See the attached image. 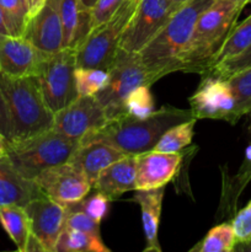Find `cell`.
<instances>
[{"label": "cell", "instance_id": "obj_7", "mask_svg": "<svg viewBox=\"0 0 251 252\" xmlns=\"http://www.w3.org/2000/svg\"><path fill=\"white\" fill-rule=\"evenodd\" d=\"M107 71V85L95 96L111 120L125 113L123 102L130 91L139 85H150L138 53L118 48L115 61Z\"/></svg>", "mask_w": 251, "mask_h": 252}, {"label": "cell", "instance_id": "obj_20", "mask_svg": "<svg viewBox=\"0 0 251 252\" xmlns=\"http://www.w3.org/2000/svg\"><path fill=\"white\" fill-rule=\"evenodd\" d=\"M164 196L165 187L154 189H135V193H133L132 199L140 207L143 231L147 240L145 252H161L157 233H159Z\"/></svg>", "mask_w": 251, "mask_h": 252}, {"label": "cell", "instance_id": "obj_43", "mask_svg": "<svg viewBox=\"0 0 251 252\" xmlns=\"http://www.w3.org/2000/svg\"><path fill=\"white\" fill-rule=\"evenodd\" d=\"M249 2H251V0H249Z\"/></svg>", "mask_w": 251, "mask_h": 252}, {"label": "cell", "instance_id": "obj_17", "mask_svg": "<svg viewBox=\"0 0 251 252\" xmlns=\"http://www.w3.org/2000/svg\"><path fill=\"white\" fill-rule=\"evenodd\" d=\"M43 196L33 180L17 171L6 154L0 155V206H26L32 199Z\"/></svg>", "mask_w": 251, "mask_h": 252}, {"label": "cell", "instance_id": "obj_24", "mask_svg": "<svg viewBox=\"0 0 251 252\" xmlns=\"http://www.w3.org/2000/svg\"><path fill=\"white\" fill-rule=\"evenodd\" d=\"M251 44V14L246 17L244 21L240 24H236L229 36L226 37L224 43L217 52L216 57H214L213 62H212V66L217 65V64L225 62L228 59L233 58V57L238 56L241 52L245 51L249 46ZM209 68V69H211ZM203 75V74H202Z\"/></svg>", "mask_w": 251, "mask_h": 252}, {"label": "cell", "instance_id": "obj_32", "mask_svg": "<svg viewBox=\"0 0 251 252\" xmlns=\"http://www.w3.org/2000/svg\"><path fill=\"white\" fill-rule=\"evenodd\" d=\"M66 216L64 229H74V230L85 231V233L97 234L100 235V223L94 220L81 209L80 202L71 206L65 207Z\"/></svg>", "mask_w": 251, "mask_h": 252}, {"label": "cell", "instance_id": "obj_3", "mask_svg": "<svg viewBox=\"0 0 251 252\" xmlns=\"http://www.w3.org/2000/svg\"><path fill=\"white\" fill-rule=\"evenodd\" d=\"M0 95L5 113V139L17 142L53 127L54 113L42 94L37 75H0Z\"/></svg>", "mask_w": 251, "mask_h": 252}, {"label": "cell", "instance_id": "obj_37", "mask_svg": "<svg viewBox=\"0 0 251 252\" xmlns=\"http://www.w3.org/2000/svg\"><path fill=\"white\" fill-rule=\"evenodd\" d=\"M0 133H1L2 135L5 134V113H4V105H2L1 95H0Z\"/></svg>", "mask_w": 251, "mask_h": 252}, {"label": "cell", "instance_id": "obj_42", "mask_svg": "<svg viewBox=\"0 0 251 252\" xmlns=\"http://www.w3.org/2000/svg\"><path fill=\"white\" fill-rule=\"evenodd\" d=\"M249 117H250V128H249V130H250V143H251V112L249 113Z\"/></svg>", "mask_w": 251, "mask_h": 252}, {"label": "cell", "instance_id": "obj_8", "mask_svg": "<svg viewBox=\"0 0 251 252\" xmlns=\"http://www.w3.org/2000/svg\"><path fill=\"white\" fill-rule=\"evenodd\" d=\"M76 54L73 48H62L48 53L38 73L42 94L53 113L65 107L78 97L75 86Z\"/></svg>", "mask_w": 251, "mask_h": 252}, {"label": "cell", "instance_id": "obj_6", "mask_svg": "<svg viewBox=\"0 0 251 252\" xmlns=\"http://www.w3.org/2000/svg\"><path fill=\"white\" fill-rule=\"evenodd\" d=\"M139 0H125L108 21L90 30L75 48L76 66L108 70L120 48L121 37Z\"/></svg>", "mask_w": 251, "mask_h": 252}, {"label": "cell", "instance_id": "obj_34", "mask_svg": "<svg viewBox=\"0 0 251 252\" xmlns=\"http://www.w3.org/2000/svg\"><path fill=\"white\" fill-rule=\"evenodd\" d=\"M238 244L251 243V201L234 216L231 221Z\"/></svg>", "mask_w": 251, "mask_h": 252}, {"label": "cell", "instance_id": "obj_4", "mask_svg": "<svg viewBox=\"0 0 251 252\" xmlns=\"http://www.w3.org/2000/svg\"><path fill=\"white\" fill-rule=\"evenodd\" d=\"M249 0H213L199 15L182 57L184 73H206Z\"/></svg>", "mask_w": 251, "mask_h": 252}, {"label": "cell", "instance_id": "obj_23", "mask_svg": "<svg viewBox=\"0 0 251 252\" xmlns=\"http://www.w3.org/2000/svg\"><path fill=\"white\" fill-rule=\"evenodd\" d=\"M101 235L63 229L56 245V252H110Z\"/></svg>", "mask_w": 251, "mask_h": 252}, {"label": "cell", "instance_id": "obj_31", "mask_svg": "<svg viewBox=\"0 0 251 252\" xmlns=\"http://www.w3.org/2000/svg\"><path fill=\"white\" fill-rule=\"evenodd\" d=\"M249 68H251V44L245 49V51L241 52L240 54H238V56L212 66V68L208 69L203 75H213L218 76V78L228 79L230 78V76L235 75V74L240 73V71L246 70V69Z\"/></svg>", "mask_w": 251, "mask_h": 252}, {"label": "cell", "instance_id": "obj_21", "mask_svg": "<svg viewBox=\"0 0 251 252\" xmlns=\"http://www.w3.org/2000/svg\"><path fill=\"white\" fill-rule=\"evenodd\" d=\"M61 21L63 48L75 49L91 30L90 9L81 0H61Z\"/></svg>", "mask_w": 251, "mask_h": 252}, {"label": "cell", "instance_id": "obj_11", "mask_svg": "<svg viewBox=\"0 0 251 252\" xmlns=\"http://www.w3.org/2000/svg\"><path fill=\"white\" fill-rule=\"evenodd\" d=\"M196 120H223L235 125V97L228 80L213 75L202 76L201 84L188 98Z\"/></svg>", "mask_w": 251, "mask_h": 252}, {"label": "cell", "instance_id": "obj_19", "mask_svg": "<svg viewBox=\"0 0 251 252\" xmlns=\"http://www.w3.org/2000/svg\"><path fill=\"white\" fill-rule=\"evenodd\" d=\"M127 154L108 143L95 140V142L79 143V147L76 148L69 161L79 167L88 177L90 184L94 185L102 170L117 160L122 159Z\"/></svg>", "mask_w": 251, "mask_h": 252}, {"label": "cell", "instance_id": "obj_10", "mask_svg": "<svg viewBox=\"0 0 251 252\" xmlns=\"http://www.w3.org/2000/svg\"><path fill=\"white\" fill-rule=\"evenodd\" d=\"M33 181L44 196L63 207L79 203L93 189L88 177L70 161L44 170Z\"/></svg>", "mask_w": 251, "mask_h": 252}, {"label": "cell", "instance_id": "obj_12", "mask_svg": "<svg viewBox=\"0 0 251 252\" xmlns=\"http://www.w3.org/2000/svg\"><path fill=\"white\" fill-rule=\"evenodd\" d=\"M107 121V115L96 96H78L73 102L54 113L52 128L64 137L80 142Z\"/></svg>", "mask_w": 251, "mask_h": 252}, {"label": "cell", "instance_id": "obj_15", "mask_svg": "<svg viewBox=\"0 0 251 252\" xmlns=\"http://www.w3.org/2000/svg\"><path fill=\"white\" fill-rule=\"evenodd\" d=\"M61 0H46L42 9L29 19L22 36L44 53H56L63 47Z\"/></svg>", "mask_w": 251, "mask_h": 252}, {"label": "cell", "instance_id": "obj_35", "mask_svg": "<svg viewBox=\"0 0 251 252\" xmlns=\"http://www.w3.org/2000/svg\"><path fill=\"white\" fill-rule=\"evenodd\" d=\"M125 0H96L90 9L91 29L108 21Z\"/></svg>", "mask_w": 251, "mask_h": 252}, {"label": "cell", "instance_id": "obj_41", "mask_svg": "<svg viewBox=\"0 0 251 252\" xmlns=\"http://www.w3.org/2000/svg\"><path fill=\"white\" fill-rule=\"evenodd\" d=\"M81 2H83L86 7L91 9V7H93V5L96 2V0H81Z\"/></svg>", "mask_w": 251, "mask_h": 252}, {"label": "cell", "instance_id": "obj_40", "mask_svg": "<svg viewBox=\"0 0 251 252\" xmlns=\"http://www.w3.org/2000/svg\"><path fill=\"white\" fill-rule=\"evenodd\" d=\"M170 1H171V4L174 5V6L176 7V9H179V7L181 6V5H184L185 2L188 1V0H170Z\"/></svg>", "mask_w": 251, "mask_h": 252}, {"label": "cell", "instance_id": "obj_5", "mask_svg": "<svg viewBox=\"0 0 251 252\" xmlns=\"http://www.w3.org/2000/svg\"><path fill=\"white\" fill-rule=\"evenodd\" d=\"M79 143L51 128L17 142H7L6 155L20 174L34 180L44 170L69 161Z\"/></svg>", "mask_w": 251, "mask_h": 252}, {"label": "cell", "instance_id": "obj_39", "mask_svg": "<svg viewBox=\"0 0 251 252\" xmlns=\"http://www.w3.org/2000/svg\"><path fill=\"white\" fill-rule=\"evenodd\" d=\"M6 148H7V140L5 139L4 135L0 133V155L6 154Z\"/></svg>", "mask_w": 251, "mask_h": 252}, {"label": "cell", "instance_id": "obj_2", "mask_svg": "<svg viewBox=\"0 0 251 252\" xmlns=\"http://www.w3.org/2000/svg\"><path fill=\"white\" fill-rule=\"evenodd\" d=\"M194 118L191 110H182L165 105L145 118H135L126 113L108 120L98 129L89 133L80 140L105 142L125 154H142L154 149L157 143L172 126Z\"/></svg>", "mask_w": 251, "mask_h": 252}, {"label": "cell", "instance_id": "obj_16", "mask_svg": "<svg viewBox=\"0 0 251 252\" xmlns=\"http://www.w3.org/2000/svg\"><path fill=\"white\" fill-rule=\"evenodd\" d=\"M184 153H160L155 150L138 154L135 189L165 187L179 172Z\"/></svg>", "mask_w": 251, "mask_h": 252}, {"label": "cell", "instance_id": "obj_18", "mask_svg": "<svg viewBox=\"0 0 251 252\" xmlns=\"http://www.w3.org/2000/svg\"><path fill=\"white\" fill-rule=\"evenodd\" d=\"M138 154L126 155L101 171L93 189L105 193L111 201H115L123 193L135 191Z\"/></svg>", "mask_w": 251, "mask_h": 252}, {"label": "cell", "instance_id": "obj_9", "mask_svg": "<svg viewBox=\"0 0 251 252\" xmlns=\"http://www.w3.org/2000/svg\"><path fill=\"white\" fill-rule=\"evenodd\" d=\"M176 10L170 0H139L121 37L120 48L139 53Z\"/></svg>", "mask_w": 251, "mask_h": 252}, {"label": "cell", "instance_id": "obj_25", "mask_svg": "<svg viewBox=\"0 0 251 252\" xmlns=\"http://www.w3.org/2000/svg\"><path fill=\"white\" fill-rule=\"evenodd\" d=\"M196 121V118H191L172 126L162 134L153 150L160 153H180L186 149L193 139Z\"/></svg>", "mask_w": 251, "mask_h": 252}, {"label": "cell", "instance_id": "obj_33", "mask_svg": "<svg viewBox=\"0 0 251 252\" xmlns=\"http://www.w3.org/2000/svg\"><path fill=\"white\" fill-rule=\"evenodd\" d=\"M111 202L112 201L105 193L95 189V193H93L91 196L88 194L80 202V207L90 218L101 224V221L107 216Z\"/></svg>", "mask_w": 251, "mask_h": 252}, {"label": "cell", "instance_id": "obj_14", "mask_svg": "<svg viewBox=\"0 0 251 252\" xmlns=\"http://www.w3.org/2000/svg\"><path fill=\"white\" fill-rule=\"evenodd\" d=\"M31 233L44 252H56V245L65 224L66 208L48 197L39 196L25 206Z\"/></svg>", "mask_w": 251, "mask_h": 252}, {"label": "cell", "instance_id": "obj_27", "mask_svg": "<svg viewBox=\"0 0 251 252\" xmlns=\"http://www.w3.org/2000/svg\"><path fill=\"white\" fill-rule=\"evenodd\" d=\"M235 97L234 117L238 122L243 116L251 112V68L226 79Z\"/></svg>", "mask_w": 251, "mask_h": 252}, {"label": "cell", "instance_id": "obj_28", "mask_svg": "<svg viewBox=\"0 0 251 252\" xmlns=\"http://www.w3.org/2000/svg\"><path fill=\"white\" fill-rule=\"evenodd\" d=\"M108 83V71L96 68H75V86L78 96H95Z\"/></svg>", "mask_w": 251, "mask_h": 252}, {"label": "cell", "instance_id": "obj_13", "mask_svg": "<svg viewBox=\"0 0 251 252\" xmlns=\"http://www.w3.org/2000/svg\"><path fill=\"white\" fill-rule=\"evenodd\" d=\"M47 54L26 37L0 33V75L10 78L38 75Z\"/></svg>", "mask_w": 251, "mask_h": 252}, {"label": "cell", "instance_id": "obj_36", "mask_svg": "<svg viewBox=\"0 0 251 252\" xmlns=\"http://www.w3.org/2000/svg\"><path fill=\"white\" fill-rule=\"evenodd\" d=\"M44 2H46V0H25V4H26V9H27V16H29V19H31L32 16H34V15L42 9Z\"/></svg>", "mask_w": 251, "mask_h": 252}, {"label": "cell", "instance_id": "obj_29", "mask_svg": "<svg viewBox=\"0 0 251 252\" xmlns=\"http://www.w3.org/2000/svg\"><path fill=\"white\" fill-rule=\"evenodd\" d=\"M126 115L135 118H145L155 111L154 98L150 93V86L139 85L130 91L123 102Z\"/></svg>", "mask_w": 251, "mask_h": 252}, {"label": "cell", "instance_id": "obj_26", "mask_svg": "<svg viewBox=\"0 0 251 252\" xmlns=\"http://www.w3.org/2000/svg\"><path fill=\"white\" fill-rule=\"evenodd\" d=\"M238 245L231 223H221L212 228L203 240L191 249L198 252H231Z\"/></svg>", "mask_w": 251, "mask_h": 252}, {"label": "cell", "instance_id": "obj_22", "mask_svg": "<svg viewBox=\"0 0 251 252\" xmlns=\"http://www.w3.org/2000/svg\"><path fill=\"white\" fill-rule=\"evenodd\" d=\"M0 224L15 244L17 250L20 252H27V246L32 233L25 207L19 204L0 206Z\"/></svg>", "mask_w": 251, "mask_h": 252}, {"label": "cell", "instance_id": "obj_38", "mask_svg": "<svg viewBox=\"0 0 251 252\" xmlns=\"http://www.w3.org/2000/svg\"><path fill=\"white\" fill-rule=\"evenodd\" d=\"M0 33L1 34H10L9 29L6 26V22H5L4 15H2L1 10H0Z\"/></svg>", "mask_w": 251, "mask_h": 252}, {"label": "cell", "instance_id": "obj_30", "mask_svg": "<svg viewBox=\"0 0 251 252\" xmlns=\"http://www.w3.org/2000/svg\"><path fill=\"white\" fill-rule=\"evenodd\" d=\"M0 10L11 36H22L29 16L25 0H0Z\"/></svg>", "mask_w": 251, "mask_h": 252}, {"label": "cell", "instance_id": "obj_1", "mask_svg": "<svg viewBox=\"0 0 251 252\" xmlns=\"http://www.w3.org/2000/svg\"><path fill=\"white\" fill-rule=\"evenodd\" d=\"M213 0H188L138 53L150 86L165 75L180 71L199 15Z\"/></svg>", "mask_w": 251, "mask_h": 252}]
</instances>
